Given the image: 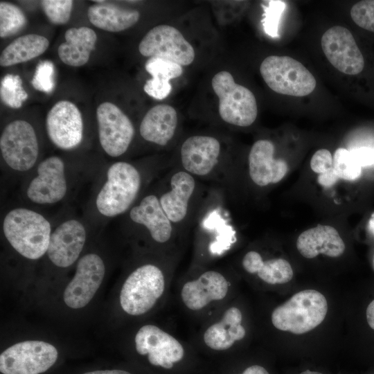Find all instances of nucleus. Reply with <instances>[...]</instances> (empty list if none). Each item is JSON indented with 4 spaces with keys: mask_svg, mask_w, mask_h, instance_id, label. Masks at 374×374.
Segmentation results:
<instances>
[{
    "mask_svg": "<svg viewBox=\"0 0 374 374\" xmlns=\"http://www.w3.org/2000/svg\"><path fill=\"white\" fill-rule=\"evenodd\" d=\"M3 231L14 249L28 259H38L47 252L51 224L37 212L25 208L10 211L4 217Z\"/></svg>",
    "mask_w": 374,
    "mask_h": 374,
    "instance_id": "obj_1",
    "label": "nucleus"
},
{
    "mask_svg": "<svg viewBox=\"0 0 374 374\" xmlns=\"http://www.w3.org/2000/svg\"><path fill=\"white\" fill-rule=\"evenodd\" d=\"M328 311L325 296L314 290L296 293L271 313L274 326L283 331L301 335L309 332L324 320Z\"/></svg>",
    "mask_w": 374,
    "mask_h": 374,
    "instance_id": "obj_2",
    "label": "nucleus"
},
{
    "mask_svg": "<svg viewBox=\"0 0 374 374\" xmlns=\"http://www.w3.org/2000/svg\"><path fill=\"white\" fill-rule=\"evenodd\" d=\"M141 185V175L133 165L125 161L114 163L96 199L98 212L106 217L122 214L135 200Z\"/></svg>",
    "mask_w": 374,
    "mask_h": 374,
    "instance_id": "obj_3",
    "label": "nucleus"
},
{
    "mask_svg": "<svg viewBox=\"0 0 374 374\" xmlns=\"http://www.w3.org/2000/svg\"><path fill=\"white\" fill-rule=\"evenodd\" d=\"M212 88L219 99L218 111L227 123L247 127L256 119L258 107L255 96L247 87L235 82L226 71L217 73L211 81Z\"/></svg>",
    "mask_w": 374,
    "mask_h": 374,
    "instance_id": "obj_4",
    "label": "nucleus"
},
{
    "mask_svg": "<svg viewBox=\"0 0 374 374\" xmlns=\"http://www.w3.org/2000/svg\"><path fill=\"white\" fill-rule=\"evenodd\" d=\"M260 72L267 86L280 94L305 96L314 91L317 84L310 71L289 56L267 57L260 66Z\"/></svg>",
    "mask_w": 374,
    "mask_h": 374,
    "instance_id": "obj_5",
    "label": "nucleus"
},
{
    "mask_svg": "<svg viewBox=\"0 0 374 374\" xmlns=\"http://www.w3.org/2000/svg\"><path fill=\"white\" fill-rule=\"evenodd\" d=\"M165 290L164 275L159 267L147 264L139 267L125 280L120 293L123 310L141 315L151 310Z\"/></svg>",
    "mask_w": 374,
    "mask_h": 374,
    "instance_id": "obj_6",
    "label": "nucleus"
},
{
    "mask_svg": "<svg viewBox=\"0 0 374 374\" xmlns=\"http://www.w3.org/2000/svg\"><path fill=\"white\" fill-rule=\"evenodd\" d=\"M55 346L42 341L17 343L0 355V371L3 374H39L56 362Z\"/></svg>",
    "mask_w": 374,
    "mask_h": 374,
    "instance_id": "obj_7",
    "label": "nucleus"
},
{
    "mask_svg": "<svg viewBox=\"0 0 374 374\" xmlns=\"http://www.w3.org/2000/svg\"><path fill=\"white\" fill-rule=\"evenodd\" d=\"M1 156L12 170L24 172L33 167L37 159L39 145L35 130L24 120L8 123L0 137Z\"/></svg>",
    "mask_w": 374,
    "mask_h": 374,
    "instance_id": "obj_8",
    "label": "nucleus"
},
{
    "mask_svg": "<svg viewBox=\"0 0 374 374\" xmlns=\"http://www.w3.org/2000/svg\"><path fill=\"white\" fill-rule=\"evenodd\" d=\"M139 51L145 57L167 60L181 66L190 64L195 57L193 47L181 32L166 24L150 30L140 42Z\"/></svg>",
    "mask_w": 374,
    "mask_h": 374,
    "instance_id": "obj_9",
    "label": "nucleus"
},
{
    "mask_svg": "<svg viewBox=\"0 0 374 374\" xmlns=\"http://www.w3.org/2000/svg\"><path fill=\"white\" fill-rule=\"evenodd\" d=\"M96 118L99 141L103 150L112 157L124 154L134 135V127L130 119L110 102L98 105Z\"/></svg>",
    "mask_w": 374,
    "mask_h": 374,
    "instance_id": "obj_10",
    "label": "nucleus"
},
{
    "mask_svg": "<svg viewBox=\"0 0 374 374\" xmlns=\"http://www.w3.org/2000/svg\"><path fill=\"white\" fill-rule=\"evenodd\" d=\"M134 340L137 353L146 355L149 362L154 366L171 369L185 355L182 344L175 337L154 325L142 326Z\"/></svg>",
    "mask_w": 374,
    "mask_h": 374,
    "instance_id": "obj_11",
    "label": "nucleus"
},
{
    "mask_svg": "<svg viewBox=\"0 0 374 374\" xmlns=\"http://www.w3.org/2000/svg\"><path fill=\"white\" fill-rule=\"evenodd\" d=\"M322 50L330 63L346 75H357L364 67V59L350 31L341 26L328 29L321 39Z\"/></svg>",
    "mask_w": 374,
    "mask_h": 374,
    "instance_id": "obj_12",
    "label": "nucleus"
},
{
    "mask_svg": "<svg viewBox=\"0 0 374 374\" xmlns=\"http://www.w3.org/2000/svg\"><path fill=\"white\" fill-rule=\"evenodd\" d=\"M105 271L104 262L98 255L83 256L78 262L73 278L64 292L66 305L73 309L87 305L101 285Z\"/></svg>",
    "mask_w": 374,
    "mask_h": 374,
    "instance_id": "obj_13",
    "label": "nucleus"
},
{
    "mask_svg": "<svg viewBox=\"0 0 374 374\" xmlns=\"http://www.w3.org/2000/svg\"><path fill=\"white\" fill-rule=\"evenodd\" d=\"M46 128L52 143L62 150L77 147L82 141L83 122L81 113L72 102L60 100L48 111Z\"/></svg>",
    "mask_w": 374,
    "mask_h": 374,
    "instance_id": "obj_14",
    "label": "nucleus"
},
{
    "mask_svg": "<svg viewBox=\"0 0 374 374\" xmlns=\"http://www.w3.org/2000/svg\"><path fill=\"white\" fill-rule=\"evenodd\" d=\"M37 176L30 182L26 195L33 202L51 204L62 200L67 191L65 167L61 158L52 156L37 166Z\"/></svg>",
    "mask_w": 374,
    "mask_h": 374,
    "instance_id": "obj_15",
    "label": "nucleus"
},
{
    "mask_svg": "<svg viewBox=\"0 0 374 374\" xmlns=\"http://www.w3.org/2000/svg\"><path fill=\"white\" fill-rule=\"evenodd\" d=\"M86 241V230L77 220L58 225L51 233L47 254L57 267H67L78 258Z\"/></svg>",
    "mask_w": 374,
    "mask_h": 374,
    "instance_id": "obj_16",
    "label": "nucleus"
},
{
    "mask_svg": "<svg viewBox=\"0 0 374 374\" xmlns=\"http://www.w3.org/2000/svg\"><path fill=\"white\" fill-rule=\"evenodd\" d=\"M274 143L267 139L256 141L248 157L249 174L258 186H266L280 181L288 171L285 161L275 159Z\"/></svg>",
    "mask_w": 374,
    "mask_h": 374,
    "instance_id": "obj_17",
    "label": "nucleus"
},
{
    "mask_svg": "<svg viewBox=\"0 0 374 374\" xmlns=\"http://www.w3.org/2000/svg\"><path fill=\"white\" fill-rule=\"evenodd\" d=\"M229 286L223 274L213 270L206 271L183 285L181 290V300L188 309L199 310L212 302L225 298Z\"/></svg>",
    "mask_w": 374,
    "mask_h": 374,
    "instance_id": "obj_18",
    "label": "nucleus"
},
{
    "mask_svg": "<svg viewBox=\"0 0 374 374\" xmlns=\"http://www.w3.org/2000/svg\"><path fill=\"white\" fill-rule=\"evenodd\" d=\"M220 154V143L210 136H193L181 148V161L191 175L204 176L216 166Z\"/></svg>",
    "mask_w": 374,
    "mask_h": 374,
    "instance_id": "obj_19",
    "label": "nucleus"
},
{
    "mask_svg": "<svg viewBox=\"0 0 374 374\" xmlns=\"http://www.w3.org/2000/svg\"><path fill=\"white\" fill-rule=\"evenodd\" d=\"M296 248L306 258L319 254L331 258L341 256L346 246L338 231L330 225H317L302 232L296 240Z\"/></svg>",
    "mask_w": 374,
    "mask_h": 374,
    "instance_id": "obj_20",
    "label": "nucleus"
},
{
    "mask_svg": "<svg viewBox=\"0 0 374 374\" xmlns=\"http://www.w3.org/2000/svg\"><path fill=\"white\" fill-rule=\"evenodd\" d=\"M130 217L134 222L144 226L154 241L164 243L170 239L172 222L157 196L149 195L143 198L130 210Z\"/></svg>",
    "mask_w": 374,
    "mask_h": 374,
    "instance_id": "obj_21",
    "label": "nucleus"
},
{
    "mask_svg": "<svg viewBox=\"0 0 374 374\" xmlns=\"http://www.w3.org/2000/svg\"><path fill=\"white\" fill-rule=\"evenodd\" d=\"M177 125L175 109L167 104H159L145 114L141 122L139 132L145 141L163 146L173 137Z\"/></svg>",
    "mask_w": 374,
    "mask_h": 374,
    "instance_id": "obj_22",
    "label": "nucleus"
},
{
    "mask_svg": "<svg viewBox=\"0 0 374 374\" xmlns=\"http://www.w3.org/2000/svg\"><path fill=\"white\" fill-rule=\"evenodd\" d=\"M242 314L236 307L228 308L221 319L211 325L203 335L204 344L214 350H225L242 339L246 330L242 325Z\"/></svg>",
    "mask_w": 374,
    "mask_h": 374,
    "instance_id": "obj_23",
    "label": "nucleus"
},
{
    "mask_svg": "<svg viewBox=\"0 0 374 374\" xmlns=\"http://www.w3.org/2000/svg\"><path fill=\"white\" fill-rule=\"evenodd\" d=\"M170 190L163 193L159 202L172 223L182 221L188 212V202L195 188V181L191 174L179 171L170 179Z\"/></svg>",
    "mask_w": 374,
    "mask_h": 374,
    "instance_id": "obj_24",
    "label": "nucleus"
},
{
    "mask_svg": "<svg viewBox=\"0 0 374 374\" xmlns=\"http://www.w3.org/2000/svg\"><path fill=\"white\" fill-rule=\"evenodd\" d=\"M64 38L57 48L61 61L71 66L87 64L97 42L95 31L86 26L71 28L65 32Z\"/></svg>",
    "mask_w": 374,
    "mask_h": 374,
    "instance_id": "obj_25",
    "label": "nucleus"
},
{
    "mask_svg": "<svg viewBox=\"0 0 374 374\" xmlns=\"http://www.w3.org/2000/svg\"><path fill=\"white\" fill-rule=\"evenodd\" d=\"M87 17L96 27L108 32H120L136 24L139 11L110 3H96L89 7Z\"/></svg>",
    "mask_w": 374,
    "mask_h": 374,
    "instance_id": "obj_26",
    "label": "nucleus"
},
{
    "mask_svg": "<svg viewBox=\"0 0 374 374\" xmlns=\"http://www.w3.org/2000/svg\"><path fill=\"white\" fill-rule=\"evenodd\" d=\"M242 263L246 271L257 274L262 280L270 285L286 283L293 277L291 265L283 258L263 260L258 252L250 251L244 256Z\"/></svg>",
    "mask_w": 374,
    "mask_h": 374,
    "instance_id": "obj_27",
    "label": "nucleus"
},
{
    "mask_svg": "<svg viewBox=\"0 0 374 374\" xmlns=\"http://www.w3.org/2000/svg\"><path fill=\"white\" fill-rule=\"evenodd\" d=\"M145 68L152 78L146 81L144 91L157 100H163L170 94L172 89L170 80L179 77L183 73L181 65L158 57H150Z\"/></svg>",
    "mask_w": 374,
    "mask_h": 374,
    "instance_id": "obj_28",
    "label": "nucleus"
},
{
    "mask_svg": "<svg viewBox=\"0 0 374 374\" xmlns=\"http://www.w3.org/2000/svg\"><path fill=\"white\" fill-rule=\"evenodd\" d=\"M48 46V40L42 35L27 34L20 36L2 51L0 65L6 67L28 62L43 54Z\"/></svg>",
    "mask_w": 374,
    "mask_h": 374,
    "instance_id": "obj_29",
    "label": "nucleus"
},
{
    "mask_svg": "<svg viewBox=\"0 0 374 374\" xmlns=\"http://www.w3.org/2000/svg\"><path fill=\"white\" fill-rule=\"evenodd\" d=\"M24 12L15 4L0 2V37L5 38L20 32L26 25Z\"/></svg>",
    "mask_w": 374,
    "mask_h": 374,
    "instance_id": "obj_30",
    "label": "nucleus"
},
{
    "mask_svg": "<svg viewBox=\"0 0 374 374\" xmlns=\"http://www.w3.org/2000/svg\"><path fill=\"white\" fill-rule=\"evenodd\" d=\"M28 96L19 75L6 74L1 79L0 97L1 101L8 107L13 109L20 108Z\"/></svg>",
    "mask_w": 374,
    "mask_h": 374,
    "instance_id": "obj_31",
    "label": "nucleus"
},
{
    "mask_svg": "<svg viewBox=\"0 0 374 374\" xmlns=\"http://www.w3.org/2000/svg\"><path fill=\"white\" fill-rule=\"evenodd\" d=\"M333 168L339 179L353 181L362 175V167L350 151L344 148H337L333 155Z\"/></svg>",
    "mask_w": 374,
    "mask_h": 374,
    "instance_id": "obj_32",
    "label": "nucleus"
},
{
    "mask_svg": "<svg viewBox=\"0 0 374 374\" xmlns=\"http://www.w3.org/2000/svg\"><path fill=\"white\" fill-rule=\"evenodd\" d=\"M73 3L71 0H43L41 6L51 23L60 25L69 21Z\"/></svg>",
    "mask_w": 374,
    "mask_h": 374,
    "instance_id": "obj_33",
    "label": "nucleus"
},
{
    "mask_svg": "<svg viewBox=\"0 0 374 374\" xmlns=\"http://www.w3.org/2000/svg\"><path fill=\"white\" fill-rule=\"evenodd\" d=\"M55 67L50 60L40 61L31 80L32 86L39 91L51 93L55 87Z\"/></svg>",
    "mask_w": 374,
    "mask_h": 374,
    "instance_id": "obj_34",
    "label": "nucleus"
},
{
    "mask_svg": "<svg viewBox=\"0 0 374 374\" xmlns=\"http://www.w3.org/2000/svg\"><path fill=\"white\" fill-rule=\"evenodd\" d=\"M285 6V2L282 1H269L267 6H264L262 22L264 30L269 36H278V24Z\"/></svg>",
    "mask_w": 374,
    "mask_h": 374,
    "instance_id": "obj_35",
    "label": "nucleus"
},
{
    "mask_svg": "<svg viewBox=\"0 0 374 374\" xmlns=\"http://www.w3.org/2000/svg\"><path fill=\"white\" fill-rule=\"evenodd\" d=\"M353 21L359 27L374 32V0L360 1L350 9Z\"/></svg>",
    "mask_w": 374,
    "mask_h": 374,
    "instance_id": "obj_36",
    "label": "nucleus"
},
{
    "mask_svg": "<svg viewBox=\"0 0 374 374\" xmlns=\"http://www.w3.org/2000/svg\"><path fill=\"white\" fill-rule=\"evenodd\" d=\"M310 166L314 173L322 174L333 166V157L328 150L319 149L312 155Z\"/></svg>",
    "mask_w": 374,
    "mask_h": 374,
    "instance_id": "obj_37",
    "label": "nucleus"
},
{
    "mask_svg": "<svg viewBox=\"0 0 374 374\" xmlns=\"http://www.w3.org/2000/svg\"><path fill=\"white\" fill-rule=\"evenodd\" d=\"M350 152L361 167L374 164V149L363 147Z\"/></svg>",
    "mask_w": 374,
    "mask_h": 374,
    "instance_id": "obj_38",
    "label": "nucleus"
},
{
    "mask_svg": "<svg viewBox=\"0 0 374 374\" xmlns=\"http://www.w3.org/2000/svg\"><path fill=\"white\" fill-rule=\"evenodd\" d=\"M339 180L333 166L325 172L318 175L317 182L325 188L334 186Z\"/></svg>",
    "mask_w": 374,
    "mask_h": 374,
    "instance_id": "obj_39",
    "label": "nucleus"
},
{
    "mask_svg": "<svg viewBox=\"0 0 374 374\" xmlns=\"http://www.w3.org/2000/svg\"><path fill=\"white\" fill-rule=\"evenodd\" d=\"M238 374H269V373L262 366L254 364L247 367L242 373Z\"/></svg>",
    "mask_w": 374,
    "mask_h": 374,
    "instance_id": "obj_40",
    "label": "nucleus"
},
{
    "mask_svg": "<svg viewBox=\"0 0 374 374\" xmlns=\"http://www.w3.org/2000/svg\"><path fill=\"white\" fill-rule=\"evenodd\" d=\"M366 317L368 326L374 330V299L369 303L366 308Z\"/></svg>",
    "mask_w": 374,
    "mask_h": 374,
    "instance_id": "obj_41",
    "label": "nucleus"
},
{
    "mask_svg": "<svg viewBox=\"0 0 374 374\" xmlns=\"http://www.w3.org/2000/svg\"><path fill=\"white\" fill-rule=\"evenodd\" d=\"M84 374H131L126 371L123 370H105L87 372Z\"/></svg>",
    "mask_w": 374,
    "mask_h": 374,
    "instance_id": "obj_42",
    "label": "nucleus"
},
{
    "mask_svg": "<svg viewBox=\"0 0 374 374\" xmlns=\"http://www.w3.org/2000/svg\"><path fill=\"white\" fill-rule=\"evenodd\" d=\"M368 227L370 232L374 235V213H372V215L368 221Z\"/></svg>",
    "mask_w": 374,
    "mask_h": 374,
    "instance_id": "obj_43",
    "label": "nucleus"
},
{
    "mask_svg": "<svg viewBox=\"0 0 374 374\" xmlns=\"http://www.w3.org/2000/svg\"><path fill=\"white\" fill-rule=\"evenodd\" d=\"M299 374H324L320 371H312V370H305L302 372H301Z\"/></svg>",
    "mask_w": 374,
    "mask_h": 374,
    "instance_id": "obj_44",
    "label": "nucleus"
},
{
    "mask_svg": "<svg viewBox=\"0 0 374 374\" xmlns=\"http://www.w3.org/2000/svg\"><path fill=\"white\" fill-rule=\"evenodd\" d=\"M373 262H374V259H373Z\"/></svg>",
    "mask_w": 374,
    "mask_h": 374,
    "instance_id": "obj_45",
    "label": "nucleus"
},
{
    "mask_svg": "<svg viewBox=\"0 0 374 374\" xmlns=\"http://www.w3.org/2000/svg\"><path fill=\"white\" fill-rule=\"evenodd\" d=\"M373 374H374V373H373Z\"/></svg>",
    "mask_w": 374,
    "mask_h": 374,
    "instance_id": "obj_46",
    "label": "nucleus"
}]
</instances>
